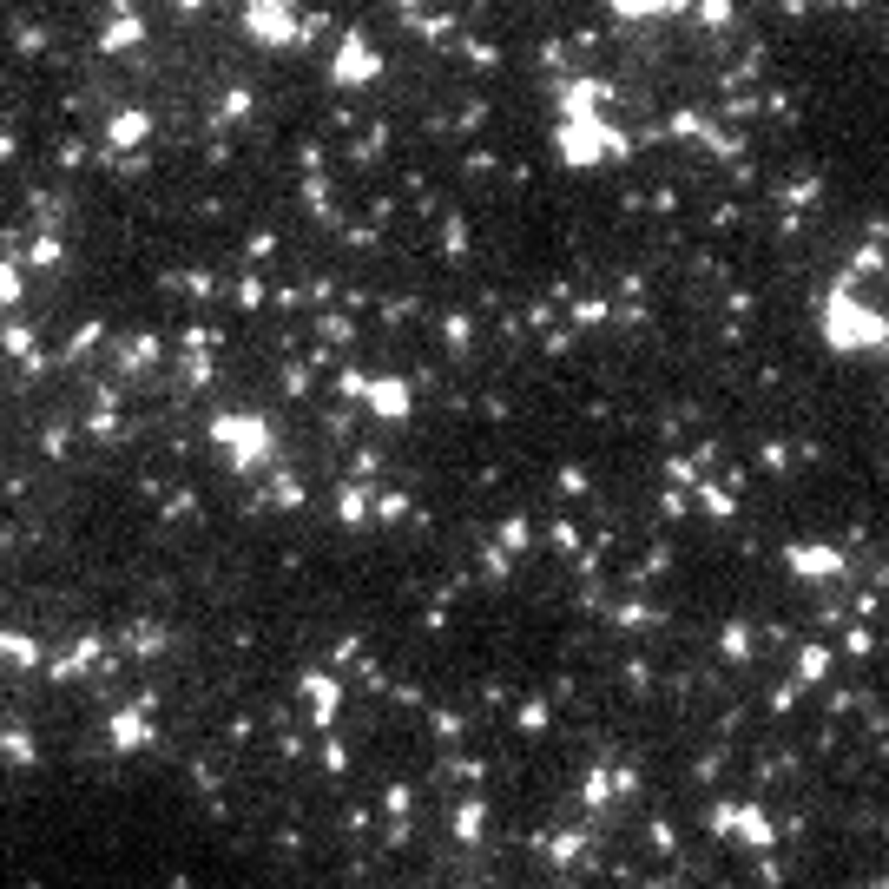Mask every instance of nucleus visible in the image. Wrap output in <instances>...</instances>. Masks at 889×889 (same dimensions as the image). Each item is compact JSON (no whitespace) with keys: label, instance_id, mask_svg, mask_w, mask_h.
I'll use <instances>...</instances> for the list:
<instances>
[{"label":"nucleus","instance_id":"obj_1","mask_svg":"<svg viewBox=\"0 0 889 889\" xmlns=\"http://www.w3.org/2000/svg\"><path fill=\"white\" fill-rule=\"evenodd\" d=\"M824 336L837 343V350H883V343H889V323L876 317L870 303H850V290H830Z\"/></svg>","mask_w":889,"mask_h":889},{"label":"nucleus","instance_id":"obj_3","mask_svg":"<svg viewBox=\"0 0 889 889\" xmlns=\"http://www.w3.org/2000/svg\"><path fill=\"white\" fill-rule=\"evenodd\" d=\"M791 567L810 573V580H830L843 567V554H830V547H791Z\"/></svg>","mask_w":889,"mask_h":889},{"label":"nucleus","instance_id":"obj_2","mask_svg":"<svg viewBox=\"0 0 889 889\" xmlns=\"http://www.w3.org/2000/svg\"><path fill=\"white\" fill-rule=\"evenodd\" d=\"M718 830H738L751 850H771V824H764V810H718Z\"/></svg>","mask_w":889,"mask_h":889}]
</instances>
